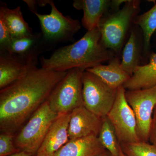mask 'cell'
<instances>
[{
	"label": "cell",
	"mask_w": 156,
	"mask_h": 156,
	"mask_svg": "<svg viewBox=\"0 0 156 156\" xmlns=\"http://www.w3.org/2000/svg\"><path fill=\"white\" fill-rule=\"evenodd\" d=\"M58 115L50 108L48 101L43 104L14 136L17 148L36 156L49 128Z\"/></svg>",
	"instance_id": "cell-4"
},
{
	"label": "cell",
	"mask_w": 156,
	"mask_h": 156,
	"mask_svg": "<svg viewBox=\"0 0 156 156\" xmlns=\"http://www.w3.org/2000/svg\"></svg>",
	"instance_id": "cell-30"
},
{
	"label": "cell",
	"mask_w": 156,
	"mask_h": 156,
	"mask_svg": "<svg viewBox=\"0 0 156 156\" xmlns=\"http://www.w3.org/2000/svg\"><path fill=\"white\" fill-rule=\"evenodd\" d=\"M98 156H112L111 154L108 151H105V152H103V153L101 154L100 155Z\"/></svg>",
	"instance_id": "cell-28"
},
{
	"label": "cell",
	"mask_w": 156,
	"mask_h": 156,
	"mask_svg": "<svg viewBox=\"0 0 156 156\" xmlns=\"http://www.w3.org/2000/svg\"><path fill=\"white\" fill-rule=\"evenodd\" d=\"M14 135L0 134V156H9L20 151L14 144Z\"/></svg>",
	"instance_id": "cell-23"
},
{
	"label": "cell",
	"mask_w": 156,
	"mask_h": 156,
	"mask_svg": "<svg viewBox=\"0 0 156 156\" xmlns=\"http://www.w3.org/2000/svg\"><path fill=\"white\" fill-rule=\"evenodd\" d=\"M111 3V0H75L73 6L83 11L82 25L90 31L98 27L101 19L110 11Z\"/></svg>",
	"instance_id": "cell-13"
},
{
	"label": "cell",
	"mask_w": 156,
	"mask_h": 156,
	"mask_svg": "<svg viewBox=\"0 0 156 156\" xmlns=\"http://www.w3.org/2000/svg\"><path fill=\"white\" fill-rule=\"evenodd\" d=\"M106 150L95 135L70 140L53 156H98Z\"/></svg>",
	"instance_id": "cell-14"
},
{
	"label": "cell",
	"mask_w": 156,
	"mask_h": 156,
	"mask_svg": "<svg viewBox=\"0 0 156 156\" xmlns=\"http://www.w3.org/2000/svg\"><path fill=\"white\" fill-rule=\"evenodd\" d=\"M156 85V53L150 56L149 62L140 65L123 85L126 90L146 89Z\"/></svg>",
	"instance_id": "cell-17"
},
{
	"label": "cell",
	"mask_w": 156,
	"mask_h": 156,
	"mask_svg": "<svg viewBox=\"0 0 156 156\" xmlns=\"http://www.w3.org/2000/svg\"><path fill=\"white\" fill-rule=\"evenodd\" d=\"M116 55L101 44L98 27L87 31L73 44L61 47L48 58H41V67L58 72H66L76 68L87 70L102 64Z\"/></svg>",
	"instance_id": "cell-2"
},
{
	"label": "cell",
	"mask_w": 156,
	"mask_h": 156,
	"mask_svg": "<svg viewBox=\"0 0 156 156\" xmlns=\"http://www.w3.org/2000/svg\"><path fill=\"white\" fill-rule=\"evenodd\" d=\"M86 70L97 76L110 87L116 89L123 86L131 77L122 68L119 58L116 56L110 60L107 65H98Z\"/></svg>",
	"instance_id": "cell-15"
},
{
	"label": "cell",
	"mask_w": 156,
	"mask_h": 156,
	"mask_svg": "<svg viewBox=\"0 0 156 156\" xmlns=\"http://www.w3.org/2000/svg\"><path fill=\"white\" fill-rule=\"evenodd\" d=\"M140 3L138 0H128L119 11H109L101 19L98 27L101 44L116 56L122 51L131 23L140 11Z\"/></svg>",
	"instance_id": "cell-3"
},
{
	"label": "cell",
	"mask_w": 156,
	"mask_h": 156,
	"mask_svg": "<svg viewBox=\"0 0 156 156\" xmlns=\"http://www.w3.org/2000/svg\"><path fill=\"white\" fill-rule=\"evenodd\" d=\"M143 44L134 29L131 31L127 43L123 48L121 66L123 70L132 76L140 63L141 49Z\"/></svg>",
	"instance_id": "cell-18"
},
{
	"label": "cell",
	"mask_w": 156,
	"mask_h": 156,
	"mask_svg": "<svg viewBox=\"0 0 156 156\" xmlns=\"http://www.w3.org/2000/svg\"><path fill=\"white\" fill-rule=\"evenodd\" d=\"M82 82L84 106L100 118L106 117L114 104L118 89L87 70L83 73Z\"/></svg>",
	"instance_id": "cell-6"
},
{
	"label": "cell",
	"mask_w": 156,
	"mask_h": 156,
	"mask_svg": "<svg viewBox=\"0 0 156 156\" xmlns=\"http://www.w3.org/2000/svg\"><path fill=\"white\" fill-rule=\"evenodd\" d=\"M71 113L59 115L50 126L36 156H53L69 141L68 128Z\"/></svg>",
	"instance_id": "cell-12"
},
{
	"label": "cell",
	"mask_w": 156,
	"mask_h": 156,
	"mask_svg": "<svg viewBox=\"0 0 156 156\" xmlns=\"http://www.w3.org/2000/svg\"><path fill=\"white\" fill-rule=\"evenodd\" d=\"M9 156H34L31 154L27 152L24 151H20L18 152L13 154Z\"/></svg>",
	"instance_id": "cell-27"
},
{
	"label": "cell",
	"mask_w": 156,
	"mask_h": 156,
	"mask_svg": "<svg viewBox=\"0 0 156 156\" xmlns=\"http://www.w3.org/2000/svg\"><path fill=\"white\" fill-rule=\"evenodd\" d=\"M85 70L80 68L69 70L56 85L48 100L53 111L63 114L84 105L82 76Z\"/></svg>",
	"instance_id": "cell-5"
},
{
	"label": "cell",
	"mask_w": 156,
	"mask_h": 156,
	"mask_svg": "<svg viewBox=\"0 0 156 156\" xmlns=\"http://www.w3.org/2000/svg\"><path fill=\"white\" fill-rule=\"evenodd\" d=\"M133 23L142 30L143 50L144 55H147L150 48L151 38L156 30V4L149 11L136 16Z\"/></svg>",
	"instance_id": "cell-20"
},
{
	"label": "cell",
	"mask_w": 156,
	"mask_h": 156,
	"mask_svg": "<svg viewBox=\"0 0 156 156\" xmlns=\"http://www.w3.org/2000/svg\"><path fill=\"white\" fill-rule=\"evenodd\" d=\"M126 92L123 86L118 88L114 104L107 117L114 128L120 143L139 142L136 118L126 100Z\"/></svg>",
	"instance_id": "cell-9"
},
{
	"label": "cell",
	"mask_w": 156,
	"mask_h": 156,
	"mask_svg": "<svg viewBox=\"0 0 156 156\" xmlns=\"http://www.w3.org/2000/svg\"><path fill=\"white\" fill-rule=\"evenodd\" d=\"M38 55L19 56L0 51V90L23 77L38 65Z\"/></svg>",
	"instance_id": "cell-10"
},
{
	"label": "cell",
	"mask_w": 156,
	"mask_h": 156,
	"mask_svg": "<svg viewBox=\"0 0 156 156\" xmlns=\"http://www.w3.org/2000/svg\"><path fill=\"white\" fill-rule=\"evenodd\" d=\"M25 2L27 6H28L29 9L33 13L37 12V6L38 5L37 1H33V0H27V1H23Z\"/></svg>",
	"instance_id": "cell-26"
},
{
	"label": "cell",
	"mask_w": 156,
	"mask_h": 156,
	"mask_svg": "<svg viewBox=\"0 0 156 156\" xmlns=\"http://www.w3.org/2000/svg\"><path fill=\"white\" fill-rule=\"evenodd\" d=\"M68 71H55L35 66L23 77L1 89V134L15 136L48 100L53 89Z\"/></svg>",
	"instance_id": "cell-1"
},
{
	"label": "cell",
	"mask_w": 156,
	"mask_h": 156,
	"mask_svg": "<svg viewBox=\"0 0 156 156\" xmlns=\"http://www.w3.org/2000/svg\"><path fill=\"white\" fill-rule=\"evenodd\" d=\"M12 36L3 17L0 16V51H4L9 46Z\"/></svg>",
	"instance_id": "cell-24"
},
{
	"label": "cell",
	"mask_w": 156,
	"mask_h": 156,
	"mask_svg": "<svg viewBox=\"0 0 156 156\" xmlns=\"http://www.w3.org/2000/svg\"><path fill=\"white\" fill-rule=\"evenodd\" d=\"M45 44L41 34L33 33L25 36L12 38L5 50L0 51L19 56H39L45 50Z\"/></svg>",
	"instance_id": "cell-16"
},
{
	"label": "cell",
	"mask_w": 156,
	"mask_h": 156,
	"mask_svg": "<svg viewBox=\"0 0 156 156\" xmlns=\"http://www.w3.org/2000/svg\"><path fill=\"white\" fill-rule=\"evenodd\" d=\"M125 156H156V147L148 142L120 143Z\"/></svg>",
	"instance_id": "cell-22"
},
{
	"label": "cell",
	"mask_w": 156,
	"mask_h": 156,
	"mask_svg": "<svg viewBox=\"0 0 156 156\" xmlns=\"http://www.w3.org/2000/svg\"><path fill=\"white\" fill-rule=\"evenodd\" d=\"M127 1V0H112L109 11H111L112 12L111 13H114L119 11L120 9V6L121 5H122L124 3L125 4Z\"/></svg>",
	"instance_id": "cell-25"
},
{
	"label": "cell",
	"mask_w": 156,
	"mask_h": 156,
	"mask_svg": "<svg viewBox=\"0 0 156 156\" xmlns=\"http://www.w3.org/2000/svg\"><path fill=\"white\" fill-rule=\"evenodd\" d=\"M102 123L98 117L84 105L77 108L71 113L68 135L69 140L95 135L98 136Z\"/></svg>",
	"instance_id": "cell-11"
},
{
	"label": "cell",
	"mask_w": 156,
	"mask_h": 156,
	"mask_svg": "<svg viewBox=\"0 0 156 156\" xmlns=\"http://www.w3.org/2000/svg\"><path fill=\"white\" fill-rule=\"evenodd\" d=\"M125 95L135 115L140 141L149 142L153 114L156 105V85L148 89L126 90Z\"/></svg>",
	"instance_id": "cell-8"
},
{
	"label": "cell",
	"mask_w": 156,
	"mask_h": 156,
	"mask_svg": "<svg viewBox=\"0 0 156 156\" xmlns=\"http://www.w3.org/2000/svg\"><path fill=\"white\" fill-rule=\"evenodd\" d=\"M49 5L51 9L50 14L34 13L40 21L45 43L54 44L69 40L80 29V23L78 20L63 15L53 1H49Z\"/></svg>",
	"instance_id": "cell-7"
},
{
	"label": "cell",
	"mask_w": 156,
	"mask_h": 156,
	"mask_svg": "<svg viewBox=\"0 0 156 156\" xmlns=\"http://www.w3.org/2000/svg\"><path fill=\"white\" fill-rule=\"evenodd\" d=\"M119 156H125L123 153L122 151V150H121V147H120L119 154Z\"/></svg>",
	"instance_id": "cell-29"
},
{
	"label": "cell",
	"mask_w": 156,
	"mask_h": 156,
	"mask_svg": "<svg viewBox=\"0 0 156 156\" xmlns=\"http://www.w3.org/2000/svg\"><path fill=\"white\" fill-rule=\"evenodd\" d=\"M0 16L3 17L12 38L20 37L33 33L32 29L24 20L20 6L10 9L6 4L1 2Z\"/></svg>",
	"instance_id": "cell-19"
},
{
	"label": "cell",
	"mask_w": 156,
	"mask_h": 156,
	"mask_svg": "<svg viewBox=\"0 0 156 156\" xmlns=\"http://www.w3.org/2000/svg\"><path fill=\"white\" fill-rule=\"evenodd\" d=\"M104 147L112 156H119L120 150L119 142L114 128L107 117L102 118V123L98 136Z\"/></svg>",
	"instance_id": "cell-21"
}]
</instances>
